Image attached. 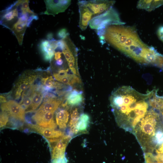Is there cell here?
I'll list each match as a JSON object with an SVG mask.
<instances>
[{
    "label": "cell",
    "mask_w": 163,
    "mask_h": 163,
    "mask_svg": "<svg viewBox=\"0 0 163 163\" xmlns=\"http://www.w3.org/2000/svg\"><path fill=\"white\" fill-rule=\"evenodd\" d=\"M123 25L112 24L97 30V35L101 40L137 62L160 66L163 56L143 42L135 28Z\"/></svg>",
    "instance_id": "obj_1"
},
{
    "label": "cell",
    "mask_w": 163,
    "mask_h": 163,
    "mask_svg": "<svg viewBox=\"0 0 163 163\" xmlns=\"http://www.w3.org/2000/svg\"><path fill=\"white\" fill-rule=\"evenodd\" d=\"M143 95L129 86L120 87L111 94L110 105L116 120L127 131H133L132 125L136 118L134 111Z\"/></svg>",
    "instance_id": "obj_2"
},
{
    "label": "cell",
    "mask_w": 163,
    "mask_h": 163,
    "mask_svg": "<svg viewBox=\"0 0 163 163\" xmlns=\"http://www.w3.org/2000/svg\"><path fill=\"white\" fill-rule=\"evenodd\" d=\"M161 121H163V119L159 111L151 106L138 124L139 128L135 131V132H139L140 139L143 140L142 141L145 143L144 144L148 146Z\"/></svg>",
    "instance_id": "obj_3"
},
{
    "label": "cell",
    "mask_w": 163,
    "mask_h": 163,
    "mask_svg": "<svg viewBox=\"0 0 163 163\" xmlns=\"http://www.w3.org/2000/svg\"><path fill=\"white\" fill-rule=\"evenodd\" d=\"M117 11L112 7L106 12L94 17L89 22L92 29L100 30L112 24H123Z\"/></svg>",
    "instance_id": "obj_4"
},
{
    "label": "cell",
    "mask_w": 163,
    "mask_h": 163,
    "mask_svg": "<svg viewBox=\"0 0 163 163\" xmlns=\"http://www.w3.org/2000/svg\"><path fill=\"white\" fill-rule=\"evenodd\" d=\"M1 109L2 111L6 113L9 116L21 121H24L25 109L15 101L10 100L2 103Z\"/></svg>",
    "instance_id": "obj_5"
},
{
    "label": "cell",
    "mask_w": 163,
    "mask_h": 163,
    "mask_svg": "<svg viewBox=\"0 0 163 163\" xmlns=\"http://www.w3.org/2000/svg\"><path fill=\"white\" fill-rule=\"evenodd\" d=\"M72 137L65 135L61 138L48 139L50 143H53L52 147V159L65 157V152L67 146Z\"/></svg>",
    "instance_id": "obj_6"
},
{
    "label": "cell",
    "mask_w": 163,
    "mask_h": 163,
    "mask_svg": "<svg viewBox=\"0 0 163 163\" xmlns=\"http://www.w3.org/2000/svg\"><path fill=\"white\" fill-rule=\"evenodd\" d=\"M82 2L93 14L94 17L109 10L115 2L113 0H82Z\"/></svg>",
    "instance_id": "obj_7"
},
{
    "label": "cell",
    "mask_w": 163,
    "mask_h": 163,
    "mask_svg": "<svg viewBox=\"0 0 163 163\" xmlns=\"http://www.w3.org/2000/svg\"><path fill=\"white\" fill-rule=\"evenodd\" d=\"M54 112L38 109L33 117V119L39 126L55 129L57 125L54 120Z\"/></svg>",
    "instance_id": "obj_8"
},
{
    "label": "cell",
    "mask_w": 163,
    "mask_h": 163,
    "mask_svg": "<svg viewBox=\"0 0 163 163\" xmlns=\"http://www.w3.org/2000/svg\"><path fill=\"white\" fill-rule=\"evenodd\" d=\"M46 10L43 14L55 16L63 12L70 5L71 0H44Z\"/></svg>",
    "instance_id": "obj_9"
},
{
    "label": "cell",
    "mask_w": 163,
    "mask_h": 163,
    "mask_svg": "<svg viewBox=\"0 0 163 163\" xmlns=\"http://www.w3.org/2000/svg\"><path fill=\"white\" fill-rule=\"evenodd\" d=\"M78 4L80 14L79 27L83 31L87 28L89 22L94 17V16L89 9L81 1L78 2Z\"/></svg>",
    "instance_id": "obj_10"
},
{
    "label": "cell",
    "mask_w": 163,
    "mask_h": 163,
    "mask_svg": "<svg viewBox=\"0 0 163 163\" xmlns=\"http://www.w3.org/2000/svg\"><path fill=\"white\" fill-rule=\"evenodd\" d=\"M29 126L48 140L59 138L65 135L63 132L55 129L43 127L37 125L29 124Z\"/></svg>",
    "instance_id": "obj_11"
},
{
    "label": "cell",
    "mask_w": 163,
    "mask_h": 163,
    "mask_svg": "<svg viewBox=\"0 0 163 163\" xmlns=\"http://www.w3.org/2000/svg\"><path fill=\"white\" fill-rule=\"evenodd\" d=\"M27 21L19 18L11 30L16 37L19 44L21 45L26 30Z\"/></svg>",
    "instance_id": "obj_12"
},
{
    "label": "cell",
    "mask_w": 163,
    "mask_h": 163,
    "mask_svg": "<svg viewBox=\"0 0 163 163\" xmlns=\"http://www.w3.org/2000/svg\"><path fill=\"white\" fill-rule=\"evenodd\" d=\"M53 76L57 81L70 86L81 83L79 77L74 74L59 73L57 72L54 73Z\"/></svg>",
    "instance_id": "obj_13"
},
{
    "label": "cell",
    "mask_w": 163,
    "mask_h": 163,
    "mask_svg": "<svg viewBox=\"0 0 163 163\" xmlns=\"http://www.w3.org/2000/svg\"><path fill=\"white\" fill-rule=\"evenodd\" d=\"M62 100L56 97H49L41 104L38 109L54 113L61 104Z\"/></svg>",
    "instance_id": "obj_14"
},
{
    "label": "cell",
    "mask_w": 163,
    "mask_h": 163,
    "mask_svg": "<svg viewBox=\"0 0 163 163\" xmlns=\"http://www.w3.org/2000/svg\"><path fill=\"white\" fill-rule=\"evenodd\" d=\"M83 92L76 89L72 91L67 97L66 103L70 106H76L80 105L83 102L84 97Z\"/></svg>",
    "instance_id": "obj_15"
},
{
    "label": "cell",
    "mask_w": 163,
    "mask_h": 163,
    "mask_svg": "<svg viewBox=\"0 0 163 163\" xmlns=\"http://www.w3.org/2000/svg\"><path fill=\"white\" fill-rule=\"evenodd\" d=\"M39 48L45 60L50 61L54 56L55 51L51 47L50 41L47 40H42Z\"/></svg>",
    "instance_id": "obj_16"
},
{
    "label": "cell",
    "mask_w": 163,
    "mask_h": 163,
    "mask_svg": "<svg viewBox=\"0 0 163 163\" xmlns=\"http://www.w3.org/2000/svg\"><path fill=\"white\" fill-rule=\"evenodd\" d=\"M33 83L30 75L20 78L17 84L15 94V99H19L21 97L22 93Z\"/></svg>",
    "instance_id": "obj_17"
},
{
    "label": "cell",
    "mask_w": 163,
    "mask_h": 163,
    "mask_svg": "<svg viewBox=\"0 0 163 163\" xmlns=\"http://www.w3.org/2000/svg\"><path fill=\"white\" fill-rule=\"evenodd\" d=\"M163 144V126H158L154 136L151 139L149 146L152 149H157Z\"/></svg>",
    "instance_id": "obj_18"
},
{
    "label": "cell",
    "mask_w": 163,
    "mask_h": 163,
    "mask_svg": "<svg viewBox=\"0 0 163 163\" xmlns=\"http://www.w3.org/2000/svg\"><path fill=\"white\" fill-rule=\"evenodd\" d=\"M163 5V0H139L137 4L138 8L151 11Z\"/></svg>",
    "instance_id": "obj_19"
},
{
    "label": "cell",
    "mask_w": 163,
    "mask_h": 163,
    "mask_svg": "<svg viewBox=\"0 0 163 163\" xmlns=\"http://www.w3.org/2000/svg\"><path fill=\"white\" fill-rule=\"evenodd\" d=\"M69 117V112L66 109H61L56 113V123L59 128L65 129L66 127Z\"/></svg>",
    "instance_id": "obj_20"
},
{
    "label": "cell",
    "mask_w": 163,
    "mask_h": 163,
    "mask_svg": "<svg viewBox=\"0 0 163 163\" xmlns=\"http://www.w3.org/2000/svg\"><path fill=\"white\" fill-rule=\"evenodd\" d=\"M90 122V117L88 114L83 113L80 116L77 125L79 133H84L87 132Z\"/></svg>",
    "instance_id": "obj_21"
},
{
    "label": "cell",
    "mask_w": 163,
    "mask_h": 163,
    "mask_svg": "<svg viewBox=\"0 0 163 163\" xmlns=\"http://www.w3.org/2000/svg\"><path fill=\"white\" fill-rule=\"evenodd\" d=\"M43 97L42 93L40 91H35L32 95L31 110L36 109L41 104Z\"/></svg>",
    "instance_id": "obj_22"
},
{
    "label": "cell",
    "mask_w": 163,
    "mask_h": 163,
    "mask_svg": "<svg viewBox=\"0 0 163 163\" xmlns=\"http://www.w3.org/2000/svg\"><path fill=\"white\" fill-rule=\"evenodd\" d=\"M41 82L42 84L45 87L51 90L54 89V87L56 82L52 76L46 77L42 78L41 79Z\"/></svg>",
    "instance_id": "obj_23"
},
{
    "label": "cell",
    "mask_w": 163,
    "mask_h": 163,
    "mask_svg": "<svg viewBox=\"0 0 163 163\" xmlns=\"http://www.w3.org/2000/svg\"><path fill=\"white\" fill-rule=\"evenodd\" d=\"M29 0H22L21 1V10L24 14L26 13L30 14L35 13L30 9L29 6Z\"/></svg>",
    "instance_id": "obj_24"
},
{
    "label": "cell",
    "mask_w": 163,
    "mask_h": 163,
    "mask_svg": "<svg viewBox=\"0 0 163 163\" xmlns=\"http://www.w3.org/2000/svg\"><path fill=\"white\" fill-rule=\"evenodd\" d=\"M32 95L25 97L21 100L20 104L25 110L27 109L29 107L31 106L32 103Z\"/></svg>",
    "instance_id": "obj_25"
},
{
    "label": "cell",
    "mask_w": 163,
    "mask_h": 163,
    "mask_svg": "<svg viewBox=\"0 0 163 163\" xmlns=\"http://www.w3.org/2000/svg\"><path fill=\"white\" fill-rule=\"evenodd\" d=\"M80 116L78 108L77 107L74 108L71 111L70 121L78 122Z\"/></svg>",
    "instance_id": "obj_26"
},
{
    "label": "cell",
    "mask_w": 163,
    "mask_h": 163,
    "mask_svg": "<svg viewBox=\"0 0 163 163\" xmlns=\"http://www.w3.org/2000/svg\"><path fill=\"white\" fill-rule=\"evenodd\" d=\"M9 116L5 112L2 111L0 114V127L5 126L8 120Z\"/></svg>",
    "instance_id": "obj_27"
},
{
    "label": "cell",
    "mask_w": 163,
    "mask_h": 163,
    "mask_svg": "<svg viewBox=\"0 0 163 163\" xmlns=\"http://www.w3.org/2000/svg\"><path fill=\"white\" fill-rule=\"evenodd\" d=\"M145 158L146 163H158L155 156L151 152L145 153Z\"/></svg>",
    "instance_id": "obj_28"
},
{
    "label": "cell",
    "mask_w": 163,
    "mask_h": 163,
    "mask_svg": "<svg viewBox=\"0 0 163 163\" xmlns=\"http://www.w3.org/2000/svg\"><path fill=\"white\" fill-rule=\"evenodd\" d=\"M69 35L66 28H63L59 30L57 33V37L58 38L62 39L64 38L67 35Z\"/></svg>",
    "instance_id": "obj_29"
},
{
    "label": "cell",
    "mask_w": 163,
    "mask_h": 163,
    "mask_svg": "<svg viewBox=\"0 0 163 163\" xmlns=\"http://www.w3.org/2000/svg\"><path fill=\"white\" fill-rule=\"evenodd\" d=\"M38 19V16L36 15L35 13L31 14L29 16L28 19L27 27H29L30 26L33 20L34 19L37 20Z\"/></svg>",
    "instance_id": "obj_30"
},
{
    "label": "cell",
    "mask_w": 163,
    "mask_h": 163,
    "mask_svg": "<svg viewBox=\"0 0 163 163\" xmlns=\"http://www.w3.org/2000/svg\"><path fill=\"white\" fill-rule=\"evenodd\" d=\"M157 34L159 40L163 42V26H161L158 28Z\"/></svg>",
    "instance_id": "obj_31"
},
{
    "label": "cell",
    "mask_w": 163,
    "mask_h": 163,
    "mask_svg": "<svg viewBox=\"0 0 163 163\" xmlns=\"http://www.w3.org/2000/svg\"><path fill=\"white\" fill-rule=\"evenodd\" d=\"M52 163H67V161L65 157L63 158L53 159Z\"/></svg>",
    "instance_id": "obj_32"
},
{
    "label": "cell",
    "mask_w": 163,
    "mask_h": 163,
    "mask_svg": "<svg viewBox=\"0 0 163 163\" xmlns=\"http://www.w3.org/2000/svg\"><path fill=\"white\" fill-rule=\"evenodd\" d=\"M62 53L60 51L58 50V51L55 52L54 54V59L56 60L61 58L62 57Z\"/></svg>",
    "instance_id": "obj_33"
},
{
    "label": "cell",
    "mask_w": 163,
    "mask_h": 163,
    "mask_svg": "<svg viewBox=\"0 0 163 163\" xmlns=\"http://www.w3.org/2000/svg\"><path fill=\"white\" fill-rule=\"evenodd\" d=\"M53 34L52 33H49L47 34L46 37L47 40L48 41H51L54 39L53 37Z\"/></svg>",
    "instance_id": "obj_34"
},
{
    "label": "cell",
    "mask_w": 163,
    "mask_h": 163,
    "mask_svg": "<svg viewBox=\"0 0 163 163\" xmlns=\"http://www.w3.org/2000/svg\"><path fill=\"white\" fill-rule=\"evenodd\" d=\"M156 152L158 154H163V144L156 150Z\"/></svg>",
    "instance_id": "obj_35"
},
{
    "label": "cell",
    "mask_w": 163,
    "mask_h": 163,
    "mask_svg": "<svg viewBox=\"0 0 163 163\" xmlns=\"http://www.w3.org/2000/svg\"><path fill=\"white\" fill-rule=\"evenodd\" d=\"M63 60L61 59H59L56 60L55 64L58 66H60L62 65L63 63Z\"/></svg>",
    "instance_id": "obj_36"
},
{
    "label": "cell",
    "mask_w": 163,
    "mask_h": 163,
    "mask_svg": "<svg viewBox=\"0 0 163 163\" xmlns=\"http://www.w3.org/2000/svg\"><path fill=\"white\" fill-rule=\"evenodd\" d=\"M6 101V99L5 97L4 96L1 95H0V102L2 103H4Z\"/></svg>",
    "instance_id": "obj_37"
}]
</instances>
